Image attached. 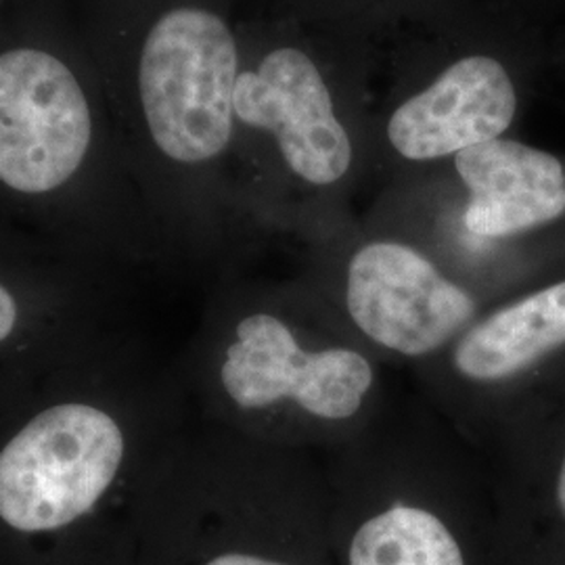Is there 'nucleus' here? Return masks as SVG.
<instances>
[{
    "label": "nucleus",
    "mask_w": 565,
    "mask_h": 565,
    "mask_svg": "<svg viewBox=\"0 0 565 565\" xmlns=\"http://www.w3.org/2000/svg\"><path fill=\"white\" fill-rule=\"evenodd\" d=\"M81 354L0 394V565H139L172 455L156 398Z\"/></svg>",
    "instance_id": "obj_1"
},
{
    "label": "nucleus",
    "mask_w": 565,
    "mask_h": 565,
    "mask_svg": "<svg viewBox=\"0 0 565 565\" xmlns=\"http://www.w3.org/2000/svg\"><path fill=\"white\" fill-rule=\"evenodd\" d=\"M207 352L212 398L252 434H333L359 422L377 390V366L361 343L317 335L273 300L226 308Z\"/></svg>",
    "instance_id": "obj_2"
},
{
    "label": "nucleus",
    "mask_w": 565,
    "mask_h": 565,
    "mask_svg": "<svg viewBox=\"0 0 565 565\" xmlns=\"http://www.w3.org/2000/svg\"><path fill=\"white\" fill-rule=\"evenodd\" d=\"M237 44L216 13L179 7L142 42L139 97L156 147L172 162H212L228 147L235 121Z\"/></svg>",
    "instance_id": "obj_3"
},
{
    "label": "nucleus",
    "mask_w": 565,
    "mask_h": 565,
    "mask_svg": "<svg viewBox=\"0 0 565 565\" xmlns=\"http://www.w3.org/2000/svg\"><path fill=\"white\" fill-rule=\"evenodd\" d=\"M443 354L503 436L555 411L565 403V273L484 308Z\"/></svg>",
    "instance_id": "obj_4"
},
{
    "label": "nucleus",
    "mask_w": 565,
    "mask_h": 565,
    "mask_svg": "<svg viewBox=\"0 0 565 565\" xmlns=\"http://www.w3.org/2000/svg\"><path fill=\"white\" fill-rule=\"evenodd\" d=\"M90 145L93 114L72 67L36 46L0 53V186L49 198L81 174Z\"/></svg>",
    "instance_id": "obj_5"
},
{
    "label": "nucleus",
    "mask_w": 565,
    "mask_h": 565,
    "mask_svg": "<svg viewBox=\"0 0 565 565\" xmlns=\"http://www.w3.org/2000/svg\"><path fill=\"white\" fill-rule=\"evenodd\" d=\"M342 302L364 342L417 361L440 356L484 310L476 294L398 242L366 243L354 252Z\"/></svg>",
    "instance_id": "obj_6"
},
{
    "label": "nucleus",
    "mask_w": 565,
    "mask_h": 565,
    "mask_svg": "<svg viewBox=\"0 0 565 565\" xmlns=\"http://www.w3.org/2000/svg\"><path fill=\"white\" fill-rule=\"evenodd\" d=\"M139 565H303L263 497L231 482L172 473L145 515Z\"/></svg>",
    "instance_id": "obj_7"
},
{
    "label": "nucleus",
    "mask_w": 565,
    "mask_h": 565,
    "mask_svg": "<svg viewBox=\"0 0 565 565\" xmlns=\"http://www.w3.org/2000/svg\"><path fill=\"white\" fill-rule=\"evenodd\" d=\"M235 118L273 132L287 168L302 181L327 186L350 170L352 142L317 65L298 49H277L258 70L239 74Z\"/></svg>",
    "instance_id": "obj_8"
},
{
    "label": "nucleus",
    "mask_w": 565,
    "mask_h": 565,
    "mask_svg": "<svg viewBox=\"0 0 565 565\" xmlns=\"http://www.w3.org/2000/svg\"><path fill=\"white\" fill-rule=\"evenodd\" d=\"M515 109L505 67L490 57H467L394 111L387 139L406 160H438L501 139Z\"/></svg>",
    "instance_id": "obj_9"
},
{
    "label": "nucleus",
    "mask_w": 565,
    "mask_h": 565,
    "mask_svg": "<svg viewBox=\"0 0 565 565\" xmlns=\"http://www.w3.org/2000/svg\"><path fill=\"white\" fill-rule=\"evenodd\" d=\"M469 191L463 223L478 239H511L565 216V166L553 153L494 139L455 156Z\"/></svg>",
    "instance_id": "obj_10"
},
{
    "label": "nucleus",
    "mask_w": 565,
    "mask_h": 565,
    "mask_svg": "<svg viewBox=\"0 0 565 565\" xmlns=\"http://www.w3.org/2000/svg\"><path fill=\"white\" fill-rule=\"evenodd\" d=\"M503 438L513 562L565 565V403Z\"/></svg>",
    "instance_id": "obj_11"
},
{
    "label": "nucleus",
    "mask_w": 565,
    "mask_h": 565,
    "mask_svg": "<svg viewBox=\"0 0 565 565\" xmlns=\"http://www.w3.org/2000/svg\"><path fill=\"white\" fill-rule=\"evenodd\" d=\"M343 565H471L461 530L422 490L377 494L345 532Z\"/></svg>",
    "instance_id": "obj_12"
},
{
    "label": "nucleus",
    "mask_w": 565,
    "mask_h": 565,
    "mask_svg": "<svg viewBox=\"0 0 565 565\" xmlns=\"http://www.w3.org/2000/svg\"><path fill=\"white\" fill-rule=\"evenodd\" d=\"M61 303L67 300H42L36 289L0 273V394L57 359L46 361V354L63 352L46 342L55 338V321H65Z\"/></svg>",
    "instance_id": "obj_13"
}]
</instances>
